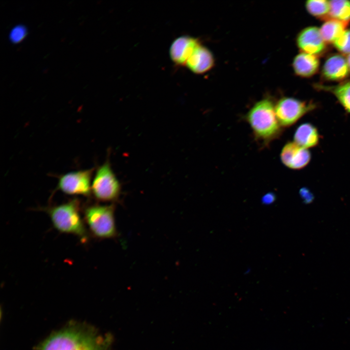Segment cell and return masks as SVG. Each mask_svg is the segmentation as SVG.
I'll use <instances>...</instances> for the list:
<instances>
[{
    "mask_svg": "<svg viewBox=\"0 0 350 350\" xmlns=\"http://www.w3.org/2000/svg\"><path fill=\"white\" fill-rule=\"evenodd\" d=\"M109 338L88 325L73 322L51 334L37 350H109Z\"/></svg>",
    "mask_w": 350,
    "mask_h": 350,
    "instance_id": "1",
    "label": "cell"
},
{
    "mask_svg": "<svg viewBox=\"0 0 350 350\" xmlns=\"http://www.w3.org/2000/svg\"><path fill=\"white\" fill-rule=\"evenodd\" d=\"M275 104L269 98L256 102L245 116L256 140L263 146H267L281 133L275 110Z\"/></svg>",
    "mask_w": 350,
    "mask_h": 350,
    "instance_id": "2",
    "label": "cell"
},
{
    "mask_svg": "<svg viewBox=\"0 0 350 350\" xmlns=\"http://www.w3.org/2000/svg\"><path fill=\"white\" fill-rule=\"evenodd\" d=\"M80 201L73 198L66 203L45 208L54 228L59 232L78 237L82 242L88 240V232L81 214Z\"/></svg>",
    "mask_w": 350,
    "mask_h": 350,
    "instance_id": "3",
    "label": "cell"
},
{
    "mask_svg": "<svg viewBox=\"0 0 350 350\" xmlns=\"http://www.w3.org/2000/svg\"><path fill=\"white\" fill-rule=\"evenodd\" d=\"M84 219L91 234L100 239L112 238L117 234L114 204L88 206L84 210Z\"/></svg>",
    "mask_w": 350,
    "mask_h": 350,
    "instance_id": "4",
    "label": "cell"
},
{
    "mask_svg": "<svg viewBox=\"0 0 350 350\" xmlns=\"http://www.w3.org/2000/svg\"><path fill=\"white\" fill-rule=\"evenodd\" d=\"M121 191L120 182L107 159L95 170L91 183V194L98 201L110 202L119 198Z\"/></svg>",
    "mask_w": 350,
    "mask_h": 350,
    "instance_id": "5",
    "label": "cell"
},
{
    "mask_svg": "<svg viewBox=\"0 0 350 350\" xmlns=\"http://www.w3.org/2000/svg\"><path fill=\"white\" fill-rule=\"evenodd\" d=\"M94 168L71 171L57 176L55 191L69 195L88 197L91 194V183Z\"/></svg>",
    "mask_w": 350,
    "mask_h": 350,
    "instance_id": "6",
    "label": "cell"
},
{
    "mask_svg": "<svg viewBox=\"0 0 350 350\" xmlns=\"http://www.w3.org/2000/svg\"><path fill=\"white\" fill-rule=\"evenodd\" d=\"M312 108V105L288 97L280 98L275 105L276 117L281 127L294 124Z\"/></svg>",
    "mask_w": 350,
    "mask_h": 350,
    "instance_id": "7",
    "label": "cell"
},
{
    "mask_svg": "<svg viewBox=\"0 0 350 350\" xmlns=\"http://www.w3.org/2000/svg\"><path fill=\"white\" fill-rule=\"evenodd\" d=\"M200 44L199 40L189 35L180 36L172 42L169 54L177 66H185L196 48Z\"/></svg>",
    "mask_w": 350,
    "mask_h": 350,
    "instance_id": "8",
    "label": "cell"
},
{
    "mask_svg": "<svg viewBox=\"0 0 350 350\" xmlns=\"http://www.w3.org/2000/svg\"><path fill=\"white\" fill-rule=\"evenodd\" d=\"M282 163L292 169H300L306 166L311 159L307 149L301 147L295 142L286 143L280 153Z\"/></svg>",
    "mask_w": 350,
    "mask_h": 350,
    "instance_id": "9",
    "label": "cell"
},
{
    "mask_svg": "<svg viewBox=\"0 0 350 350\" xmlns=\"http://www.w3.org/2000/svg\"><path fill=\"white\" fill-rule=\"evenodd\" d=\"M297 42L298 47L304 52L315 55L321 52L325 47L320 29L316 27L303 30L298 35Z\"/></svg>",
    "mask_w": 350,
    "mask_h": 350,
    "instance_id": "10",
    "label": "cell"
},
{
    "mask_svg": "<svg viewBox=\"0 0 350 350\" xmlns=\"http://www.w3.org/2000/svg\"><path fill=\"white\" fill-rule=\"evenodd\" d=\"M214 63L211 52L200 44L188 60L186 66L193 73L201 74L210 70Z\"/></svg>",
    "mask_w": 350,
    "mask_h": 350,
    "instance_id": "11",
    "label": "cell"
},
{
    "mask_svg": "<svg viewBox=\"0 0 350 350\" xmlns=\"http://www.w3.org/2000/svg\"><path fill=\"white\" fill-rule=\"evenodd\" d=\"M349 67L347 60L342 55H334L325 62L323 73L328 79L339 80L345 78L349 74Z\"/></svg>",
    "mask_w": 350,
    "mask_h": 350,
    "instance_id": "12",
    "label": "cell"
},
{
    "mask_svg": "<svg viewBox=\"0 0 350 350\" xmlns=\"http://www.w3.org/2000/svg\"><path fill=\"white\" fill-rule=\"evenodd\" d=\"M319 60L315 54L305 52L296 56L293 61V68L296 74L302 77H309L317 71Z\"/></svg>",
    "mask_w": 350,
    "mask_h": 350,
    "instance_id": "13",
    "label": "cell"
},
{
    "mask_svg": "<svg viewBox=\"0 0 350 350\" xmlns=\"http://www.w3.org/2000/svg\"><path fill=\"white\" fill-rule=\"evenodd\" d=\"M294 138L295 143L306 149L315 146L319 140L316 129L308 123L302 124L298 126Z\"/></svg>",
    "mask_w": 350,
    "mask_h": 350,
    "instance_id": "14",
    "label": "cell"
},
{
    "mask_svg": "<svg viewBox=\"0 0 350 350\" xmlns=\"http://www.w3.org/2000/svg\"><path fill=\"white\" fill-rule=\"evenodd\" d=\"M348 23L333 18L325 22L320 29L325 42L333 43L346 30Z\"/></svg>",
    "mask_w": 350,
    "mask_h": 350,
    "instance_id": "15",
    "label": "cell"
},
{
    "mask_svg": "<svg viewBox=\"0 0 350 350\" xmlns=\"http://www.w3.org/2000/svg\"><path fill=\"white\" fill-rule=\"evenodd\" d=\"M329 15L333 19L349 21L350 20V1L331 0Z\"/></svg>",
    "mask_w": 350,
    "mask_h": 350,
    "instance_id": "16",
    "label": "cell"
},
{
    "mask_svg": "<svg viewBox=\"0 0 350 350\" xmlns=\"http://www.w3.org/2000/svg\"><path fill=\"white\" fill-rule=\"evenodd\" d=\"M306 7L312 15L323 17L329 15L330 1L326 0H310L306 1Z\"/></svg>",
    "mask_w": 350,
    "mask_h": 350,
    "instance_id": "17",
    "label": "cell"
},
{
    "mask_svg": "<svg viewBox=\"0 0 350 350\" xmlns=\"http://www.w3.org/2000/svg\"><path fill=\"white\" fill-rule=\"evenodd\" d=\"M333 92L345 109L350 113V81L335 87Z\"/></svg>",
    "mask_w": 350,
    "mask_h": 350,
    "instance_id": "18",
    "label": "cell"
},
{
    "mask_svg": "<svg viewBox=\"0 0 350 350\" xmlns=\"http://www.w3.org/2000/svg\"><path fill=\"white\" fill-rule=\"evenodd\" d=\"M333 43L342 52L350 54V30H346Z\"/></svg>",
    "mask_w": 350,
    "mask_h": 350,
    "instance_id": "19",
    "label": "cell"
},
{
    "mask_svg": "<svg viewBox=\"0 0 350 350\" xmlns=\"http://www.w3.org/2000/svg\"><path fill=\"white\" fill-rule=\"evenodd\" d=\"M26 35V28L23 26H17L11 30L10 39L13 43H18L24 38Z\"/></svg>",
    "mask_w": 350,
    "mask_h": 350,
    "instance_id": "20",
    "label": "cell"
},
{
    "mask_svg": "<svg viewBox=\"0 0 350 350\" xmlns=\"http://www.w3.org/2000/svg\"><path fill=\"white\" fill-rule=\"evenodd\" d=\"M275 199V196L272 194H267L264 196L262 198V202L264 204H269L274 201Z\"/></svg>",
    "mask_w": 350,
    "mask_h": 350,
    "instance_id": "21",
    "label": "cell"
},
{
    "mask_svg": "<svg viewBox=\"0 0 350 350\" xmlns=\"http://www.w3.org/2000/svg\"><path fill=\"white\" fill-rule=\"evenodd\" d=\"M347 60L350 70V54H349Z\"/></svg>",
    "mask_w": 350,
    "mask_h": 350,
    "instance_id": "22",
    "label": "cell"
}]
</instances>
